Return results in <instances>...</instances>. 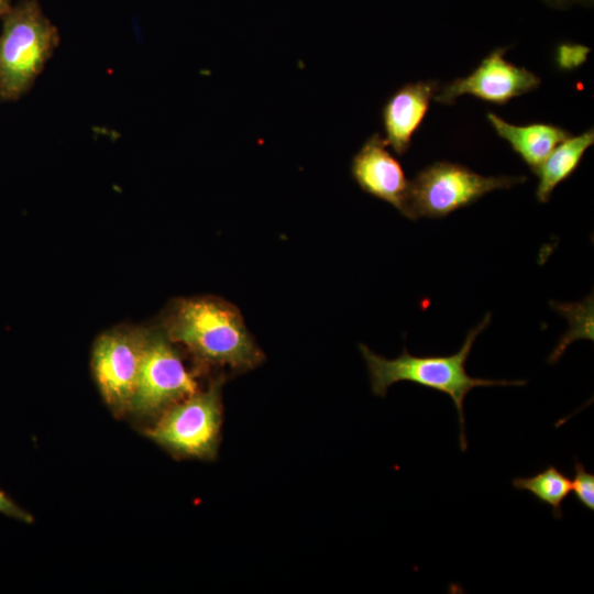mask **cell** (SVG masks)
<instances>
[{"mask_svg":"<svg viewBox=\"0 0 594 594\" xmlns=\"http://www.w3.org/2000/svg\"><path fill=\"white\" fill-rule=\"evenodd\" d=\"M163 326L173 343H179L206 365L243 373L264 361L240 310L224 299L212 296L176 299L168 307Z\"/></svg>","mask_w":594,"mask_h":594,"instance_id":"1","label":"cell"},{"mask_svg":"<svg viewBox=\"0 0 594 594\" xmlns=\"http://www.w3.org/2000/svg\"><path fill=\"white\" fill-rule=\"evenodd\" d=\"M490 320L491 315L487 314L476 327L468 332L461 349L447 356H416L411 355L405 348L398 358L389 360L374 353L366 345L360 344L359 348L367 364L373 393L384 397L393 384L408 381L447 394L451 397L458 413L460 448L465 451L468 441L463 405L469 392L479 386H519L526 384L525 381H493L472 377L466 373L465 362L472 345L480 332L487 327Z\"/></svg>","mask_w":594,"mask_h":594,"instance_id":"2","label":"cell"},{"mask_svg":"<svg viewBox=\"0 0 594 594\" xmlns=\"http://www.w3.org/2000/svg\"><path fill=\"white\" fill-rule=\"evenodd\" d=\"M0 100L24 96L59 44L57 28L37 0H21L1 18Z\"/></svg>","mask_w":594,"mask_h":594,"instance_id":"3","label":"cell"},{"mask_svg":"<svg viewBox=\"0 0 594 594\" xmlns=\"http://www.w3.org/2000/svg\"><path fill=\"white\" fill-rule=\"evenodd\" d=\"M222 383L217 380L167 408L146 430L147 437L176 457L215 459L222 425Z\"/></svg>","mask_w":594,"mask_h":594,"instance_id":"4","label":"cell"},{"mask_svg":"<svg viewBox=\"0 0 594 594\" xmlns=\"http://www.w3.org/2000/svg\"><path fill=\"white\" fill-rule=\"evenodd\" d=\"M525 176H482L451 162L427 166L409 184L408 217L444 218L484 195L524 183Z\"/></svg>","mask_w":594,"mask_h":594,"instance_id":"5","label":"cell"},{"mask_svg":"<svg viewBox=\"0 0 594 594\" xmlns=\"http://www.w3.org/2000/svg\"><path fill=\"white\" fill-rule=\"evenodd\" d=\"M197 391L195 376L187 370L164 330L147 331L129 411L140 417H158Z\"/></svg>","mask_w":594,"mask_h":594,"instance_id":"6","label":"cell"},{"mask_svg":"<svg viewBox=\"0 0 594 594\" xmlns=\"http://www.w3.org/2000/svg\"><path fill=\"white\" fill-rule=\"evenodd\" d=\"M147 330L116 329L95 342L91 365L102 398L114 414L130 410Z\"/></svg>","mask_w":594,"mask_h":594,"instance_id":"7","label":"cell"},{"mask_svg":"<svg viewBox=\"0 0 594 594\" xmlns=\"http://www.w3.org/2000/svg\"><path fill=\"white\" fill-rule=\"evenodd\" d=\"M505 48L491 52L466 77L457 78L435 95L440 103L451 105L463 95H472L487 102L504 105L510 99L535 90L540 78L504 58Z\"/></svg>","mask_w":594,"mask_h":594,"instance_id":"8","label":"cell"},{"mask_svg":"<svg viewBox=\"0 0 594 594\" xmlns=\"http://www.w3.org/2000/svg\"><path fill=\"white\" fill-rule=\"evenodd\" d=\"M386 147V141L378 133L370 136L353 156L351 174L362 190L408 217L410 180Z\"/></svg>","mask_w":594,"mask_h":594,"instance_id":"9","label":"cell"},{"mask_svg":"<svg viewBox=\"0 0 594 594\" xmlns=\"http://www.w3.org/2000/svg\"><path fill=\"white\" fill-rule=\"evenodd\" d=\"M439 90L435 80L404 85L385 102L382 120L386 143L397 155H404L411 138L422 123L431 99Z\"/></svg>","mask_w":594,"mask_h":594,"instance_id":"10","label":"cell"},{"mask_svg":"<svg viewBox=\"0 0 594 594\" xmlns=\"http://www.w3.org/2000/svg\"><path fill=\"white\" fill-rule=\"evenodd\" d=\"M487 119L496 133L510 144L534 173L558 144L571 136L568 131L553 124L515 125L492 112L487 113Z\"/></svg>","mask_w":594,"mask_h":594,"instance_id":"11","label":"cell"},{"mask_svg":"<svg viewBox=\"0 0 594 594\" xmlns=\"http://www.w3.org/2000/svg\"><path fill=\"white\" fill-rule=\"evenodd\" d=\"M594 143V130L569 136L558 144L536 170L539 184L536 197L547 202L553 189L570 177L580 165L585 151Z\"/></svg>","mask_w":594,"mask_h":594,"instance_id":"12","label":"cell"},{"mask_svg":"<svg viewBox=\"0 0 594 594\" xmlns=\"http://www.w3.org/2000/svg\"><path fill=\"white\" fill-rule=\"evenodd\" d=\"M513 486L529 492L540 503L549 505L554 518L563 516L562 503L571 492V480L554 465L528 477H515Z\"/></svg>","mask_w":594,"mask_h":594,"instance_id":"13","label":"cell"},{"mask_svg":"<svg viewBox=\"0 0 594 594\" xmlns=\"http://www.w3.org/2000/svg\"><path fill=\"white\" fill-rule=\"evenodd\" d=\"M593 297H587L579 304H554V308L564 315L570 322L569 331L560 339L558 345L549 358V363H556L564 353L570 343L578 339L593 341Z\"/></svg>","mask_w":594,"mask_h":594,"instance_id":"14","label":"cell"},{"mask_svg":"<svg viewBox=\"0 0 594 594\" xmlns=\"http://www.w3.org/2000/svg\"><path fill=\"white\" fill-rule=\"evenodd\" d=\"M571 490L576 501L588 510H594V474L588 473L584 465L575 459L574 479Z\"/></svg>","mask_w":594,"mask_h":594,"instance_id":"15","label":"cell"},{"mask_svg":"<svg viewBox=\"0 0 594 594\" xmlns=\"http://www.w3.org/2000/svg\"><path fill=\"white\" fill-rule=\"evenodd\" d=\"M0 513L25 524L33 522V516L21 508L4 491L0 488Z\"/></svg>","mask_w":594,"mask_h":594,"instance_id":"16","label":"cell"},{"mask_svg":"<svg viewBox=\"0 0 594 594\" xmlns=\"http://www.w3.org/2000/svg\"><path fill=\"white\" fill-rule=\"evenodd\" d=\"M11 7V0H0V19L9 11Z\"/></svg>","mask_w":594,"mask_h":594,"instance_id":"17","label":"cell"},{"mask_svg":"<svg viewBox=\"0 0 594 594\" xmlns=\"http://www.w3.org/2000/svg\"><path fill=\"white\" fill-rule=\"evenodd\" d=\"M544 1H548V2H551V3H560V2H562L563 0H544Z\"/></svg>","mask_w":594,"mask_h":594,"instance_id":"18","label":"cell"}]
</instances>
